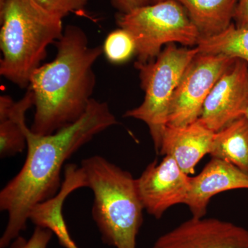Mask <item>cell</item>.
<instances>
[{"label": "cell", "instance_id": "obj_4", "mask_svg": "<svg viewBox=\"0 0 248 248\" xmlns=\"http://www.w3.org/2000/svg\"><path fill=\"white\" fill-rule=\"evenodd\" d=\"M80 166L86 187L94 194L92 216L103 243L115 248H137L144 208L135 179L99 155L83 160Z\"/></svg>", "mask_w": 248, "mask_h": 248}, {"label": "cell", "instance_id": "obj_11", "mask_svg": "<svg viewBox=\"0 0 248 248\" xmlns=\"http://www.w3.org/2000/svg\"><path fill=\"white\" fill-rule=\"evenodd\" d=\"M236 189H248V174L228 161L212 158L198 175L190 177L184 204L188 206L192 217L203 218L212 197Z\"/></svg>", "mask_w": 248, "mask_h": 248}, {"label": "cell", "instance_id": "obj_14", "mask_svg": "<svg viewBox=\"0 0 248 248\" xmlns=\"http://www.w3.org/2000/svg\"><path fill=\"white\" fill-rule=\"evenodd\" d=\"M177 1L185 8L201 37H212L226 30L232 23L237 2V0Z\"/></svg>", "mask_w": 248, "mask_h": 248}, {"label": "cell", "instance_id": "obj_7", "mask_svg": "<svg viewBox=\"0 0 248 248\" xmlns=\"http://www.w3.org/2000/svg\"><path fill=\"white\" fill-rule=\"evenodd\" d=\"M235 60L223 55L197 54L173 94L168 125L185 126L199 120L209 93Z\"/></svg>", "mask_w": 248, "mask_h": 248}, {"label": "cell", "instance_id": "obj_13", "mask_svg": "<svg viewBox=\"0 0 248 248\" xmlns=\"http://www.w3.org/2000/svg\"><path fill=\"white\" fill-rule=\"evenodd\" d=\"M34 107L33 93L28 89L20 100L9 95L0 97V156L2 158L22 153L27 148L26 114Z\"/></svg>", "mask_w": 248, "mask_h": 248}, {"label": "cell", "instance_id": "obj_24", "mask_svg": "<svg viewBox=\"0 0 248 248\" xmlns=\"http://www.w3.org/2000/svg\"><path fill=\"white\" fill-rule=\"evenodd\" d=\"M246 117H248V110H247V112H246Z\"/></svg>", "mask_w": 248, "mask_h": 248}, {"label": "cell", "instance_id": "obj_16", "mask_svg": "<svg viewBox=\"0 0 248 248\" xmlns=\"http://www.w3.org/2000/svg\"><path fill=\"white\" fill-rule=\"evenodd\" d=\"M196 48L199 53L223 55L248 63V29H240L232 23L217 35L201 37Z\"/></svg>", "mask_w": 248, "mask_h": 248}, {"label": "cell", "instance_id": "obj_12", "mask_svg": "<svg viewBox=\"0 0 248 248\" xmlns=\"http://www.w3.org/2000/svg\"><path fill=\"white\" fill-rule=\"evenodd\" d=\"M215 135L200 119L185 126L167 125L158 153L174 158L186 174H193L201 159L210 155Z\"/></svg>", "mask_w": 248, "mask_h": 248}, {"label": "cell", "instance_id": "obj_9", "mask_svg": "<svg viewBox=\"0 0 248 248\" xmlns=\"http://www.w3.org/2000/svg\"><path fill=\"white\" fill-rule=\"evenodd\" d=\"M135 184L143 208L159 219L170 207L185 203L190 177L174 158L166 155L161 162L155 161L148 165Z\"/></svg>", "mask_w": 248, "mask_h": 248}, {"label": "cell", "instance_id": "obj_5", "mask_svg": "<svg viewBox=\"0 0 248 248\" xmlns=\"http://www.w3.org/2000/svg\"><path fill=\"white\" fill-rule=\"evenodd\" d=\"M198 53L197 48H179L170 44L153 61L135 63L145 92L144 99L139 107L127 111L124 117L136 119L148 125L157 153L169 122L173 94L187 66Z\"/></svg>", "mask_w": 248, "mask_h": 248}, {"label": "cell", "instance_id": "obj_23", "mask_svg": "<svg viewBox=\"0 0 248 248\" xmlns=\"http://www.w3.org/2000/svg\"><path fill=\"white\" fill-rule=\"evenodd\" d=\"M161 1H163V0H151V4H155V3H157Z\"/></svg>", "mask_w": 248, "mask_h": 248}, {"label": "cell", "instance_id": "obj_2", "mask_svg": "<svg viewBox=\"0 0 248 248\" xmlns=\"http://www.w3.org/2000/svg\"><path fill=\"white\" fill-rule=\"evenodd\" d=\"M55 44V59L34 72L28 87L33 93L35 107L30 129L42 136L84 115L96 85L93 66L103 53L102 46H89L86 32L76 25L65 27Z\"/></svg>", "mask_w": 248, "mask_h": 248}, {"label": "cell", "instance_id": "obj_17", "mask_svg": "<svg viewBox=\"0 0 248 248\" xmlns=\"http://www.w3.org/2000/svg\"><path fill=\"white\" fill-rule=\"evenodd\" d=\"M103 53L109 62L120 64L136 55V43L131 34L120 28L108 35L102 46Z\"/></svg>", "mask_w": 248, "mask_h": 248}, {"label": "cell", "instance_id": "obj_22", "mask_svg": "<svg viewBox=\"0 0 248 248\" xmlns=\"http://www.w3.org/2000/svg\"><path fill=\"white\" fill-rule=\"evenodd\" d=\"M54 234L56 235L59 242L65 248H79L77 246L75 241L72 239L69 232L67 228L66 224L60 226L54 231Z\"/></svg>", "mask_w": 248, "mask_h": 248}, {"label": "cell", "instance_id": "obj_10", "mask_svg": "<svg viewBox=\"0 0 248 248\" xmlns=\"http://www.w3.org/2000/svg\"><path fill=\"white\" fill-rule=\"evenodd\" d=\"M152 248H248V230L217 218L192 217L158 238Z\"/></svg>", "mask_w": 248, "mask_h": 248}, {"label": "cell", "instance_id": "obj_3", "mask_svg": "<svg viewBox=\"0 0 248 248\" xmlns=\"http://www.w3.org/2000/svg\"><path fill=\"white\" fill-rule=\"evenodd\" d=\"M0 75L21 89L42 65L47 48L62 37V19L32 0H0Z\"/></svg>", "mask_w": 248, "mask_h": 248}, {"label": "cell", "instance_id": "obj_1", "mask_svg": "<svg viewBox=\"0 0 248 248\" xmlns=\"http://www.w3.org/2000/svg\"><path fill=\"white\" fill-rule=\"evenodd\" d=\"M117 124L108 104L93 98L79 120L55 133L37 135L28 127L25 162L0 192V210L8 214L0 248L8 247L26 230L37 205L58 193L67 160L95 135Z\"/></svg>", "mask_w": 248, "mask_h": 248}, {"label": "cell", "instance_id": "obj_20", "mask_svg": "<svg viewBox=\"0 0 248 248\" xmlns=\"http://www.w3.org/2000/svg\"><path fill=\"white\" fill-rule=\"evenodd\" d=\"M233 20L236 27L248 29V0H237Z\"/></svg>", "mask_w": 248, "mask_h": 248}, {"label": "cell", "instance_id": "obj_15", "mask_svg": "<svg viewBox=\"0 0 248 248\" xmlns=\"http://www.w3.org/2000/svg\"><path fill=\"white\" fill-rule=\"evenodd\" d=\"M248 175V118L246 115L215 133L210 153Z\"/></svg>", "mask_w": 248, "mask_h": 248}, {"label": "cell", "instance_id": "obj_18", "mask_svg": "<svg viewBox=\"0 0 248 248\" xmlns=\"http://www.w3.org/2000/svg\"><path fill=\"white\" fill-rule=\"evenodd\" d=\"M41 9L47 13L61 18L66 17L70 14H81L87 0H32Z\"/></svg>", "mask_w": 248, "mask_h": 248}, {"label": "cell", "instance_id": "obj_6", "mask_svg": "<svg viewBox=\"0 0 248 248\" xmlns=\"http://www.w3.org/2000/svg\"><path fill=\"white\" fill-rule=\"evenodd\" d=\"M117 22L133 36L139 63L154 60L165 45L192 46L201 37L185 8L177 0H163L120 14Z\"/></svg>", "mask_w": 248, "mask_h": 248}, {"label": "cell", "instance_id": "obj_19", "mask_svg": "<svg viewBox=\"0 0 248 248\" xmlns=\"http://www.w3.org/2000/svg\"><path fill=\"white\" fill-rule=\"evenodd\" d=\"M53 232L48 228L36 226L29 241L17 238L13 248H47Z\"/></svg>", "mask_w": 248, "mask_h": 248}, {"label": "cell", "instance_id": "obj_8", "mask_svg": "<svg viewBox=\"0 0 248 248\" xmlns=\"http://www.w3.org/2000/svg\"><path fill=\"white\" fill-rule=\"evenodd\" d=\"M248 109V63L236 59L209 93L200 120L217 133L246 115Z\"/></svg>", "mask_w": 248, "mask_h": 248}, {"label": "cell", "instance_id": "obj_21", "mask_svg": "<svg viewBox=\"0 0 248 248\" xmlns=\"http://www.w3.org/2000/svg\"><path fill=\"white\" fill-rule=\"evenodd\" d=\"M116 9L121 14H125L131 12L134 10L151 4V0H111Z\"/></svg>", "mask_w": 248, "mask_h": 248}]
</instances>
